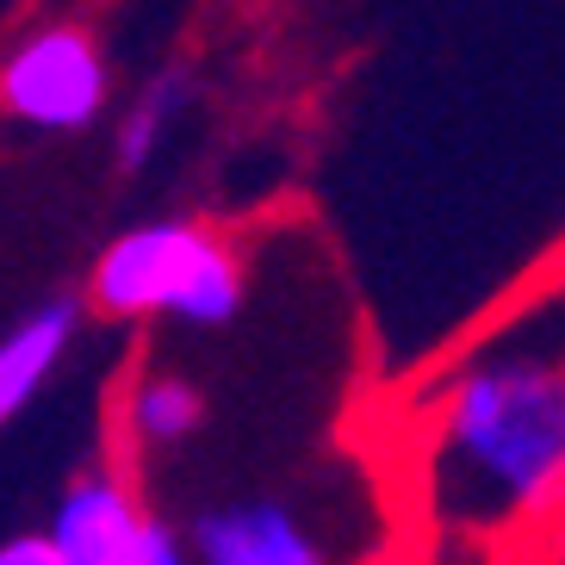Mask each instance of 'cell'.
<instances>
[{
	"instance_id": "obj_1",
	"label": "cell",
	"mask_w": 565,
	"mask_h": 565,
	"mask_svg": "<svg viewBox=\"0 0 565 565\" xmlns=\"http://www.w3.org/2000/svg\"><path fill=\"white\" fill-rule=\"evenodd\" d=\"M429 515L454 534L541 529L565 498V366L529 330L491 342L435 392L429 411Z\"/></svg>"
},
{
	"instance_id": "obj_10",
	"label": "cell",
	"mask_w": 565,
	"mask_h": 565,
	"mask_svg": "<svg viewBox=\"0 0 565 565\" xmlns=\"http://www.w3.org/2000/svg\"><path fill=\"white\" fill-rule=\"evenodd\" d=\"M0 565H63V553L51 547V534H7Z\"/></svg>"
},
{
	"instance_id": "obj_2",
	"label": "cell",
	"mask_w": 565,
	"mask_h": 565,
	"mask_svg": "<svg viewBox=\"0 0 565 565\" xmlns=\"http://www.w3.org/2000/svg\"><path fill=\"white\" fill-rule=\"evenodd\" d=\"M87 299L106 317H174L186 330H217L243 311V262L200 217H156L106 243Z\"/></svg>"
},
{
	"instance_id": "obj_7",
	"label": "cell",
	"mask_w": 565,
	"mask_h": 565,
	"mask_svg": "<svg viewBox=\"0 0 565 565\" xmlns=\"http://www.w3.org/2000/svg\"><path fill=\"white\" fill-rule=\"evenodd\" d=\"M200 423H205V398L181 373H143L125 392V435L137 448H181L186 435H200Z\"/></svg>"
},
{
	"instance_id": "obj_8",
	"label": "cell",
	"mask_w": 565,
	"mask_h": 565,
	"mask_svg": "<svg viewBox=\"0 0 565 565\" xmlns=\"http://www.w3.org/2000/svg\"><path fill=\"white\" fill-rule=\"evenodd\" d=\"M186 100H193V82H186L181 68L156 75V82L137 94V100H131V118L118 125V168H125V174H143V168L156 162V150H162L168 125L181 118Z\"/></svg>"
},
{
	"instance_id": "obj_6",
	"label": "cell",
	"mask_w": 565,
	"mask_h": 565,
	"mask_svg": "<svg viewBox=\"0 0 565 565\" xmlns=\"http://www.w3.org/2000/svg\"><path fill=\"white\" fill-rule=\"evenodd\" d=\"M75 323H82V305L51 299V305H38V311H25L13 330L0 335V429L51 385L56 361L75 342Z\"/></svg>"
},
{
	"instance_id": "obj_5",
	"label": "cell",
	"mask_w": 565,
	"mask_h": 565,
	"mask_svg": "<svg viewBox=\"0 0 565 565\" xmlns=\"http://www.w3.org/2000/svg\"><path fill=\"white\" fill-rule=\"evenodd\" d=\"M143 498L131 491L125 472L113 466H87L82 479L56 498L51 515V547L63 553V565H118V553L131 547L137 522H143Z\"/></svg>"
},
{
	"instance_id": "obj_4",
	"label": "cell",
	"mask_w": 565,
	"mask_h": 565,
	"mask_svg": "<svg viewBox=\"0 0 565 565\" xmlns=\"http://www.w3.org/2000/svg\"><path fill=\"white\" fill-rule=\"evenodd\" d=\"M186 559L193 565H330V553H323V541L292 503L236 498L193 515Z\"/></svg>"
},
{
	"instance_id": "obj_3",
	"label": "cell",
	"mask_w": 565,
	"mask_h": 565,
	"mask_svg": "<svg viewBox=\"0 0 565 565\" xmlns=\"http://www.w3.org/2000/svg\"><path fill=\"white\" fill-rule=\"evenodd\" d=\"M106 56L87 25H44L0 63V106L32 131H87L106 106Z\"/></svg>"
},
{
	"instance_id": "obj_9",
	"label": "cell",
	"mask_w": 565,
	"mask_h": 565,
	"mask_svg": "<svg viewBox=\"0 0 565 565\" xmlns=\"http://www.w3.org/2000/svg\"><path fill=\"white\" fill-rule=\"evenodd\" d=\"M118 565H193V559H186V541L168 529L162 515H143L131 534V547L118 553Z\"/></svg>"
}]
</instances>
